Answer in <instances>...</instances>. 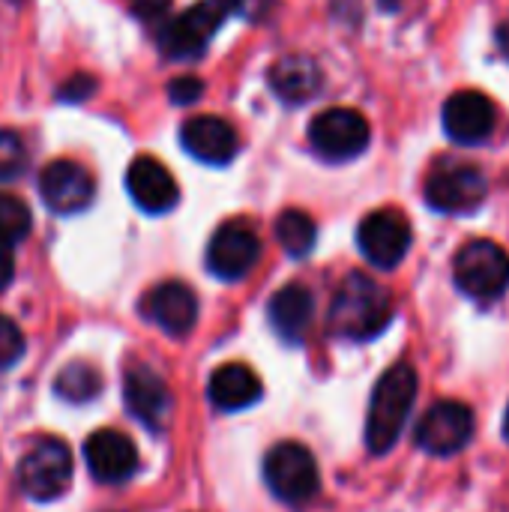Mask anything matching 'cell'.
Listing matches in <instances>:
<instances>
[{
	"instance_id": "e0dca14e",
	"label": "cell",
	"mask_w": 509,
	"mask_h": 512,
	"mask_svg": "<svg viewBox=\"0 0 509 512\" xmlns=\"http://www.w3.org/2000/svg\"><path fill=\"white\" fill-rule=\"evenodd\" d=\"M144 315L168 336H186L198 321V297L183 282H162L144 297Z\"/></svg>"
},
{
	"instance_id": "ffe728a7",
	"label": "cell",
	"mask_w": 509,
	"mask_h": 512,
	"mask_svg": "<svg viewBox=\"0 0 509 512\" xmlns=\"http://www.w3.org/2000/svg\"><path fill=\"white\" fill-rule=\"evenodd\" d=\"M267 315H270V327L276 330V336H279L282 342L300 345L303 336L309 333V324H312V315H315L312 291L303 288V285H297V282L279 288V291L270 297Z\"/></svg>"
},
{
	"instance_id": "4316f807",
	"label": "cell",
	"mask_w": 509,
	"mask_h": 512,
	"mask_svg": "<svg viewBox=\"0 0 509 512\" xmlns=\"http://www.w3.org/2000/svg\"><path fill=\"white\" fill-rule=\"evenodd\" d=\"M201 93H204V81L195 75H180L168 84V99L174 105H192L201 99Z\"/></svg>"
},
{
	"instance_id": "d4e9b609",
	"label": "cell",
	"mask_w": 509,
	"mask_h": 512,
	"mask_svg": "<svg viewBox=\"0 0 509 512\" xmlns=\"http://www.w3.org/2000/svg\"><path fill=\"white\" fill-rule=\"evenodd\" d=\"M27 168V147L18 132L0 129V183L21 177Z\"/></svg>"
},
{
	"instance_id": "ba28073f",
	"label": "cell",
	"mask_w": 509,
	"mask_h": 512,
	"mask_svg": "<svg viewBox=\"0 0 509 512\" xmlns=\"http://www.w3.org/2000/svg\"><path fill=\"white\" fill-rule=\"evenodd\" d=\"M369 138V120L354 108H327L309 126V144L327 162L357 159L369 147Z\"/></svg>"
},
{
	"instance_id": "484cf974",
	"label": "cell",
	"mask_w": 509,
	"mask_h": 512,
	"mask_svg": "<svg viewBox=\"0 0 509 512\" xmlns=\"http://www.w3.org/2000/svg\"><path fill=\"white\" fill-rule=\"evenodd\" d=\"M24 354V336L18 324L6 315H0V369H9L21 360Z\"/></svg>"
},
{
	"instance_id": "5bb4252c",
	"label": "cell",
	"mask_w": 509,
	"mask_h": 512,
	"mask_svg": "<svg viewBox=\"0 0 509 512\" xmlns=\"http://www.w3.org/2000/svg\"><path fill=\"white\" fill-rule=\"evenodd\" d=\"M444 132L456 144H483L495 132V105L480 90H459L444 102Z\"/></svg>"
},
{
	"instance_id": "4fadbf2b",
	"label": "cell",
	"mask_w": 509,
	"mask_h": 512,
	"mask_svg": "<svg viewBox=\"0 0 509 512\" xmlns=\"http://www.w3.org/2000/svg\"><path fill=\"white\" fill-rule=\"evenodd\" d=\"M84 462L90 474L105 486H120L135 477L138 471V450L135 444L117 429H99L84 444Z\"/></svg>"
},
{
	"instance_id": "9c48e42d",
	"label": "cell",
	"mask_w": 509,
	"mask_h": 512,
	"mask_svg": "<svg viewBox=\"0 0 509 512\" xmlns=\"http://www.w3.org/2000/svg\"><path fill=\"white\" fill-rule=\"evenodd\" d=\"M471 438H474V414L462 402L432 405L414 432L417 447L432 456H456L471 444Z\"/></svg>"
},
{
	"instance_id": "44dd1931",
	"label": "cell",
	"mask_w": 509,
	"mask_h": 512,
	"mask_svg": "<svg viewBox=\"0 0 509 512\" xmlns=\"http://www.w3.org/2000/svg\"><path fill=\"white\" fill-rule=\"evenodd\" d=\"M207 393H210V402L219 408V411H243V408H252L264 387L258 381V375L243 366V363H225L213 372L210 384H207Z\"/></svg>"
},
{
	"instance_id": "2e32d148",
	"label": "cell",
	"mask_w": 509,
	"mask_h": 512,
	"mask_svg": "<svg viewBox=\"0 0 509 512\" xmlns=\"http://www.w3.org/2000/svg\"><path fill=\"white\" fill-rule=\"evenodd\" d=\"M180 141L186 153H192L204 165H228L240 150L234 126L216 114H198L186 120L180 129Z\"/></svg>"
},
{
	"instance_id": "4dcf8cb0",
	"label": "cell",
	"mask_w": 509,
	"mask_h": 512,
	"mask_svg": "<svg viewBox=\"0 0 509 512\" xmlns=\"http://www.w3.org/2000/svg\"><path fill=\"white\" fill-rule=\"evenodd\" d=\"M12 276H15V255H12V246L0 240V291L9 288Z\"/></svg>"
},
{
	"instance_id": "ac0fdd59",
	"label": "cell",
	"mask_w": 509,
	"mask_h": 512,
	"mask_svg": "<svg viewBox=\"0 0 509 512\" xmlns=\"http://www.w3.org/2000/svg\"><path fill=\"white\" fill-rule=\"evenodd\" d=\"M123 399H126L129 414L150 429H162V420L171 411V393L165 381L147 366H135L132 372H126Z\"/></svg>"
},
{
	"instance_id": "277c9868",
	"label": "cell",
	"mask_w": 509,
	"mask_h": 512,
	"mask_svg": "<svg viewBox=\"0 0 509 512\" xmlns=\"http://www.w3.org/2000/svg\"><path fill=\"white\" fill-rule=\"evenodd\" d=\"M453 279L471 300H498L509 288V255L492 240H471L453 261Z\"/></svg>"
},
{
	"instance_id": "6da1fadb",
	"label": "cell",
	"mask_w": 509,
	"mask_h": 512,
	"mask_svg": "<svg viewBox=\"0 0 509 512\" xmlns=\"http://www.w3.org/2000/svg\"><path fill=\"white\" fill-rule=\"evenodd\" d=\"M393 321V297L366 273H351L330 306V330L351 342H369Z\"/></svg>"
},
{
	"instance_id": "f1b7e54d",
	"label": "cell",
	"mask_w": 509,
	"mask_h": 512,
	"mask_svg": "<svg viewBox=\"0 0 509 512\" xmlns=\"http://www.w3.org/2000/svg\"><path fill=\"white\" fill-rule=\"evenodd\" d=\"M225 3H228L231 15H240L243 21H252V24L270 18V12L276 6V0H225Z\"/></svg>"
},
{
	"instance_id": "f546056e",
	"label": "cell",
	"mask_w": 509,
	"mask_h": 512,
	"mask_svg": "<svg viewBox=\"0 0 509 512\" xmlns=\"http://www.w3.org/2000/svg\"><path fill=\"white\" fill-rule=\"evenodd\" d=\"M132 12L144 24H165L171 12V0H132Z\"/></svg>"
},
{
	"instance_id": "9a60e30c",
	"label": "cell",
	"mask_w": 509,
	"mask_h": 512,
	"mask_svg": "<svg viewBox=\"0 0 509 512\" xmlns=\"http://www.w3.org/2000/svg\"><path fill=\"white\" fill-rule=\"evenodd\" d=\"M126 189H129L132 201L144 213H150V216H162V213L174 210L177 207V198H180L177 180L153 156H138L129 165V171H126Z\"/></svg>"
},
{
	"instance_id": "7c38bea8",
	"label": "cell",
	"mask_w": 509,
	"mask_h": 512,
	"mask_svg": "<svg viewBox=\"0 0 509 512\" xmlns=\"http://www.w3.org/2000/svg\"><path fill=\"white\" fill-rule=\"evenodd\" d=\"M258 258H261V240L246 222H225L207 246V270L225 282H237L249 276Z\"/></svg>"
},
{
	"instance_id": "603a6c76",
	"label": "cell",
	"mask_w": 509,
	"mask_h": 512,
	"mask_svg": "<svg viewBox=\"0 0 509 512\" xmlns=\"http://www.w3.org/2000/svg\"><path fill=\"white\" fill-rule=\"evenodd\" d=\"M99 390H102V375L90 363H69L60 369V375L54 381V393L66 402H75V405L96 399Z\"/></svg>"
},
{
	"instance_id": "d6986e66",
	"label": "cell",
	"mask_w": 509,
	"mask_h": 512,
	"mask_svg": "<svg viewBox=\"0 0 509 512\" xmlns=\"http://www.w3.org/2000/svg\"><path fill=\"white\" fill-rule=\"evenodd\" d=\"M324 87L318 63L306 54H285L270 66V90L285 105H303L315 99Z\"/></svg>"
},
{
	"instance_id": "8992f818",
	"label": "cell",
	"mask_w": 509,
	"mask_h": 512,
	"mask_svg": "<svg viewBox=\"0 0 509 512\" xmlns=\"http://www.w3.org/2000/svg\"><path fill=\"white\" fill-rule=\"evenodd\" d=\"M489 195V183L477 165L441 162L426 177V201L432 210L447 216H465L480 210Z\"/></svg>"
},
{
	"instance_id": "7a4b0ae2",
	"label": "cell",
	"mask_w": 509,
	"mask_h": 512,
	"mask_svg": "<svg viewBox=\"0 0 509 512\" xmlns=\"http://www.w3.org/2000/svg\"><path fill=\"white\" fill-rule=\"evenodd\" d=\"M417 399V372L408 363H399L381 375L372 393L369 420H366V444L375 456H384L399 441L405 420Z\"/></svg>"
},
{
	"instance_id": "8fae6325",
	"label": "cell",
	"mask_w": 509,
	"mask_h": 512,
	"mask_svg": "<svg viewBox=\"0 0 509 512\" xmlns=\"http://www.w3.org/2000/svg\"><path fill=\"white\" fill-rule=\"evenodd\" d=\"M357 243L369 264L393 270L411 249V225L399 210H375L360 222Z\"/></svg>"
},
{
	"instance_id": "3957f363",
	"label": "cell",
	"mask_w": 509,
	"mask_h": 512,
	"mask_svg": "<svg viewBox=\"0 0 509 512\" xmlns=\"http://www.w3.org/2000/svg\"><path fill=\"white\" fill-rule=\"evenodd\" d=\"M264 480H267L270 492L291 507L309 504L321 489V474H318L315 456L297 441H282L267 453Z\"/></svg>"
},
{
	"instance_id": "30bf717a",
	"label": "cell",
	"mask_w": 509,
	"mask_h": 512,
	"mask_svg": "<svg viewBox=\"0 0 509 512\" xmlns=\"http://www.w3.org/2000/svg\"><path fill=\"white\" fill-rule=\"evenodd\" d=\"M39 195L51 213L75 216L93 204L96 183L84 165H78L72 159H54L39 174Z\"/></svg>"
},
{
	"instance_id": "7402d4cb",
	"label": "cell",
	"mask_w": 509,
	"mask_h": 512,
	"mask_svg": "<svg viewBox=\"0 0 509 512\" xmlns=\"http://www.w3.org/2000/svg\"><path fill=\"white\" fill-rule=\"evenodd\" d=\"M315 237H318V228H315L312 216L303 213V210H285V213L276 219V240H279V246H282L291 258L309 255L312 246H315Z\"/></svg>"
},
{
	"instance_id": "5b68a950",
	"label": "cell",
	"mask_w": 509,
	"mask_h": 512,
	"mask_svg": "<svg viewBox=\"0 0 509 512\" xmlns=\"http://www.w3.org/2000/svg\"><path fill=\"white\" fill-rule=\"evenodd\" d=\"M228 3L225 0H201L180 12L177 18L165 21L159 30V48L171 60H195L204 54L210 39L219 33V27L228 18Z\"/></svg>"
},
{
	"instance_id": "d6a6232c",
	"label": "cell",
	"mask_w": 509,
	"mask_h": 512,
	"mask_svg": "<svg viewBox=\"0 0 509 512\" xmlns=\"http://www.w3.org/2000/svg\"><path fill=\"white\" fill-rule=\"evenodd\" d=\"M504 435H507V441H509V408H507V420H504Z\"/></svg>"
},
{
	"instance_id": "83f0119b",
	"label": "cell",
	"mask_w": 509,
	"mask_h": 512,
	"mask_svg": "<svg viewBox=\"0 0 509 512\" xmlns=\"http://www.w3.org/2000/svg\"><path fill=\"white\" fill-rule=\"evenodd\" d=\"M93 90H96V78L87 75V72H75L72 78H66V81L60 84L57 96H60L63 102H84V99L93 96Z\"/></svg>"
},
{
	"instance_id": "1f68e13d",
	"label": "cell",
	"mask_w": 509,
	"mask_h": 512,
	"mask_svg": "<svg viewBox=\"0 0 509 512\" xmlns=\"http://www.w3.org/2000/svg\"><path fill=\"white\" fill-rule=\"evenodd\" d=\"M498 42H501V51H504V57L509 60V21L507 24H501V30H498Z\"/></svg>"
},
{
	"instance_id": "52a82bcc",
	"label": "cell",
	"mask_w": 509,
	"mask_h": 512,
	"mask_svg": "<svg viewBox=\"0 0 509 512\" xmlns=\"http://www.w3.org/2000/svg\"><path fill=\"white\" fill-rule=\"evenodd\" d=\"M72 483V453L63 441H39L18 462V486L30 501L48 504Z\"/></svg>"
},
{
	"instance_id": "cb8c5ba5",
	"label": "cell",
	"mask_w": 509,
	"mask_h": 512,
	"mask_svg": "<svg viewBox=\"0 0 509 512\" xmlns=\"http://www.w3.org/2000/svg\"><path fill=\"white\" fill-rule=\"evenodd\" d=\"M33 228V216H30V207L9 195V192H0V240L15 246L18 240H24Z\"/></svg>"
}]
</instances>
